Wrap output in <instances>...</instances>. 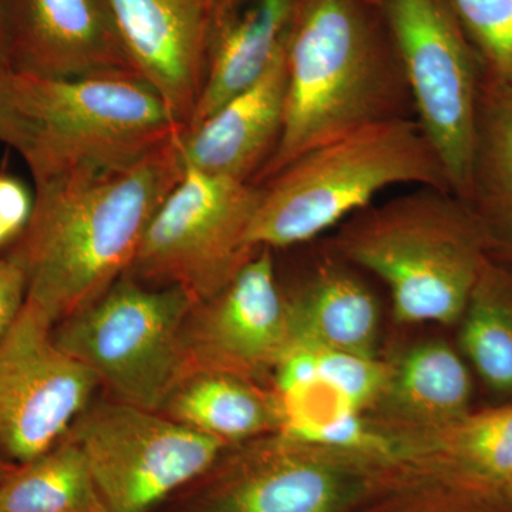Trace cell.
Instances as JSON below:
<instances>
[{
	"label": "cell",
	"mask_w": 512,
	"mask_h": 512,
	"mask_svg": "<svg viewBox=\"0 0 512 512\" xmlns=\"http://www.w3.org/2000/svg\"><path fill=\"white\" fill-rule=\"evenodd\" d=\"M451 453L473 483L488 490L512 487V404L468 414L451 427Z\"/></svg>",
	"instance_id": "obj_23"
},
{
	"label": "cell",
	"mask_w": 512,
	"mask_h": 512,
	"mask_svg": "<svg viewBox=\"0 0 512 512\" xmlns=\"http://www.w3.org/2000/svg\"><path fill=\"white\" fill-rule=\"evenodd\" d=\"M2 143L42 183L119 170L183 134L160 94L133 72L49 80L0 74Z\"/></svg>",
	"instance_id": "obj_3"
},
{
	"label": "cell",
	"mask_w": 512,
	"mask_h": 512,
	"mask_svg": "<svg viewBox=\"0 0 512 512\" xmlns=\"http://www.w3.org/2000/svg\"><path fill=\"white\" fill-rule=\"evenodd\" d=\"M16 467L9 466L5 461L0 460V485L3 484V481L9 477V474L15 470Z\"/></svg>",
	"instance_id": "obj_30"
},
{
	"label": "cell",
	"mask_w": 512,
	"mask_h": 512,
	"mask_svg": "<svg viewBox=\"0 0 512 512\" xmlns=\"http://www.w3.org/2000/svg\"><path fill=\"white\" fill-rule=\"evenodd\" d=\"M461 326V346L495 392L512 394V284L488 262Z\"/></svg>",
	"instance_id": "obj_22"
},
{
	"label": "cell",
	"mask_w": 512,
	"mask_h": 512,
	"mask_svg": "<svg viewBox=\"0 0 512 512\" xmlns=\"http://www.w3.org/2000/svg\"><path fill=\"white\" fill-rule=\"evenodd\" d=\"M466 202L484 234L512 242V86L481 74L477 140Z\"/></svg>",
	"instance_id": "obj_19"
},
{
	"label": "cell",
	"mask_w": 512,
	"mask_h": 512,
	"mask_svg": "<svg viewBox=\"0 0 512 512\" xmlns=\"http://www.w3.org/2000/svg\"><path fill=\"white\" fill-rule=\"evenodd\" d=\"M158 413L227 446L284 430L279 394L259 389L254 380L210 370L185 373Z\"/></svg>",
	"instance_id": "obj_18"
},
{
	"label": "cell",
	"mask_w": 512,
	"mask_h": 512,
	"mask_svg": "<svg viewBox=\"0 0 512 512\" xmlns=\"http://www.w3.org/2000/svg\"><path fill=\"white\" fill-rule=\"evenodd\" d=\"M52 332L53 323L25 302L0 339V460L12 467L59 443L100 390Z\"/></svg>",
	"instance_id": "obj_10"
},
{
	"label": "cell",
	"mask_w": 512,
	"mask_h": 512,
	"mask_svg": "<svg viewBox=\"0 0 512 512\" xmlns=\"http://www.w3.org/2000/svg\"><path fill=\"white\" fill-rule=\"evenodd\" d=\"M485 72L512 86V0H451Z\"/></svg>",
	"instance_id": "obj_24"
},
{
	"label": "cell",
	"mask_w": 512,
	"mask_h": 512,
	"mask_svg": "<svg viewBox=\"0 0 512 512\" xmlns=\"http://www.w3.org/2000/svg\"><path fill=\"white\" fill-rule=\"evenodd\" d=\"M510 494L512 495V487H511V491H510Z\"/></svg>",
	"instance_id": "obj_32"
},
{
	"label": "cell",
	"mask_w": 512,
	"mask_h": 512,
	"mask_svg": "<svg viewBox=\"0 0 512 512\" xmlns=\"http://www.w3.org/2000/svg\"><path fill=\"white\" fill-rule=\"evenodd\" d=\"M28 293V279L22 266L0 254V339L18 318Z\"/></svg>",
	"instance_id": "obj_27"
},
{
	"label": "cell",
	"mask_w": 512,
	"mask_h": 512,
	"mask_svg": "<svg viewBox=\"0 0 512 512\" xmlns=\"http://www.w3.org/2000/svg\"><path fill=\"white\" fill-rule=\"evenodd\" d=\"M10 72L8 50H6L5 25H3V5L0 0V74Z\"/></svg>",
	"instance_id": "obj_28"
},
{
	"label": "cell",
	"mask_w": 512,
	"mask_h": 512,
	"mask_svg": "<svg viewBox=\"0 0 512 512\" xmlns=\"http://www.w3.org/2000/svg\"><path fill=\"white\" fill-rule=\"evenodd\" d=\"M333 249L384 282L394 315L406 323L463 318L488 264L483 228L467 202L434 187L356 212Z\"/></svg>",
	"instance_id": "obj_4"
},
{
	"label": "cell",
	"mask_w": 512,
	"mask_h": 512,
	"mask_svg": "<svg viewBox=\"0 0 512 512\" xmlns=\"http://www.w3.org/2000/svg\"><path fill=\"white\" fill-rule=\"evenodd\" d=\"M12 73L67 80L133 72L109 0H2Z\"/></svg>",
	"instance_id": "obj_13"
},
{
	"label": "cell",
	"mask_w": 512,
	"mask_h": 512,
	"mask_svg": "<svg viewBox=\"0 0 512 512\" xmlns=\"http://www.w3.org/2000/svg\"><path fill=\"white\" fill-rule=\"evenodd\" d=\"M301 0H214L197 127L266 72L286 46ZM184 130V131H185Z\"/></svg>",
	"instance_id": "obj_16"
},
{
	"label": "cell",
	"mask_w": 512,
	"mask_h": 512,
	"mask_svg": "<svg viewBox=\"0 0 512 512\" xmlns=\"http://www.w3.org/2000/svg\"><path fill=\"white\" fill-rule=\"evenodd\" d=\"M315 350L319 379L333 387L359 412L386 389L390 376L373 356L339 350Z\"/></svg>",
	"instance_id": "obj_25"
},
{
	"label": "cell",
	"mask_w": 512,
	"mask_h": 512,
	"mask_svg": "<svg viewBox=\"0 0 512 512\" xmlns=\"http://www.w3.org/2000/svg\"><path fill=\"white\" fill-rule=\"evenodd\" d=\"M228 447L154 512H335L342 504V474L286 434L235 454Z\"/></svg>",
	"instance_id": "obj_12"
},
{
	"label": "cell",
	"mask_w": 512,
	"mask_h": 512,
	"mask_svg": "<svg viewBox=\"0 0 512 512\" xmlns=\"http://www.w3.org/2000/svg\"><path fill=\"white\" fill-rule=\"evenodd\" d=\"M394 403L409 416L453 427L466 419L473 383L463 357L443 342L416 346L389 377Z\"/></svg>",
	"instance_id": "obj_20"
},
{
	"label": "cell",
	"mask_w": 512,
	"mask_h": 512,
	"mask_svg": "<svg viewBox=\"0 0 512 512\" xmlns=\"http://www.w3.org/2000/svg\"><path fill=\"white\" fill-rule=\"evenodd\" d=\"M2 131H3V127H2V113H0V143H2Z\"/></svg>",
	"instance_id": "obj_31"
},
{
	"label": "cell",
	"mask_w": 512,
	"mask_h": 512,
	"mask_svg": "<svg viewBox=\"0 0 512 512\" xmlns=\"http://www.w3.org/2000/svg\"><path fill=\"white\" fill-rule=\"evenodd\" d=\"M194 301L178 286L123 275L96 302L53 326L63 352L96 376L103 394L158 412L184 375L181 332Z\"/></svg>",
	"instance_id": "obj_6"
},
{
	"label": "cell",
	"mask_w": 512,
	"mask_h": 512,
	"mask_svg": "<svg viewBox=\"0 0 512 512\" xmlns=\"http://www.w3.org/2000/svg\"><path fill=\"white\" fill-rule=\"evenodd\" d=\"M285 299L291 348L373 356L379 305L362 279L342 262L325 259Z\"/></svg>",
	"instance_id": "obj_17"
},
{
	"label": "cell",
	"mask_w": 512,
	"mask_h": 512,
	"mask_svg": "<svg viewBox=\"0 0 512 512\" xmlns=\"http://www.w3.org/2000/svg\"><path fill=\"white\" fill-rule=\"evenodd\" d=\"M181 342L184 375L210 370L254 380L276 370L291 332L272 249H259L221 292L192 305Z\"/></svg>",
	"instance_id": "obj_11"
},
{
	"label": "cell",
	"mask_w": 512,
	"mask_h": 512,
	"mask_svg": "<svg viewBox=\"0 0 512 512\" xmlns=\"http://www.w3.org/2000/svg\"><path fill=\"white\" fill-rule=\"evenodd\" d=\"M0 512H104L82 451L69 434L9 474L0 485Z\"/></svg>",
	"instance_id": "obj_21"
},
{
	"label": "cell",
	"mask_w": 512,
	"mask_h": 512,
	"mask_svg": "<svg viewBox=\"0 0 512 512\" xmlns=\"http://www.w3.org/2000/svg\"><path fill=\"white\" fill-rule=\"evenodd\" d=\"M394 185L451 191L446 168L414 117L350 131L259 184L262 197L249 245L275 251L306 244Z\"/></svg>",
	"instance_id": "obj_5"
},
{
	"label": "cell",
	"mask_w": 512,
	"mask_h": 512,
	"mask_svg": "<svg viewBox=\"0 0 512 512\" xmlns=\"http://www.w3.org/2000/svg\"><path fill=\"white\" fill-rule=\"evenodd\" d=\"M104 512H154L200 477L227 444L154 412L94 397L67 431Z\"/></svg>",
	"instance_id": "obj_9"
},
{
	"label": "cell",
	"mask_w": 512,
	"mask_h": 512,
	"mask_svg": "<svg viewBox=\"0 0 512 512\" xmlns=\"http://www.w3.org/2000/svg\"><path fill=\"white\" fill-rule=\"evenodd\" d=\"M35 194L19 178L0 171V222L8 229L13 241L22 234L33 211Z\"/></svg>",
	"instance_id": "obj_26"
},
{
	"label": "cell",
	"mask_w": 512,
	"mask_h": 512,
	"mask_svg": "<svg viewBox=\"0 0 512 512\" xmlns=\"http://www.w3.org/2000/svg\"><path fill=\"white\" fill-rule=\"evenodd\" d=\"M12 242V235L9 234L8 229L3 227L2 222H0V252H2L3 249L8 248Z\"/></svg>",
	"instance_id": "obj_29"
},
{
	"label": "cell",
	"mask_w": 512,
	"mask_h": 512,
	"mask_svg": "<svg viewBox=\"0 0 512 512\" xmlns=\"http://www.w3.org/2000/svg\"><path fill=\"white\" fill-rule=\"evenodd\" d=\"M131 64L190 126L205 73L214 0H109Z\"/></svg>",
	"instance_id": "obj_14"
},
{
	"label": "cell",
	"mask_w": 512,
	"mask_h": 512,
	"mask_svg": "<svg viewBox=\"0 0 512 512\" xmlns=\"http://www.w3.org/2000/svg\"><path fill=\"white\" fill-rule=\"evenodd\" d=\"M285 96L286 46L254 84L178 136L183 170L254 184L278 146Z\"/></svg>",
	"instance_id": "obj_15"
},
{
	"label": "cell",
	"mask_w": 512,
	"mask_h": 512,
	"mask_svg": "<svg viewBox=\"0 0 512 512\" xmlns=\"http://www.w3.org/2000/svg\"><path fill=\"white\" fill-rule=\"evenodd\" d=\"M414 104V116L466 201L476 154L483 63L451 0H379Z\"/></svg>",
	"instance_id": "obj_8"
},
{
	"label": "cell",
	"mask_w": 512,
	"mask_h": 512,
	"mask_svg": "<svg viewBox=\"0 0 512 512\" xmlns=\"http://www.w3.org/2000/svg\"><path fill=\"white\" fill-rule=\"evenodd\" d=\"M177 138L130 167L35 184L28 225L0 254L22 266L26 302L53 326L96 302L130 268L151 218L184 173Z\"/></svg>",
	"instance_id": "obj_1"
},
{
	"label": "cell",
	"mask_w": 512,
	"mask_h": 512,
	"mask_svg": "<svg viewBox=\"0 0 512 512\" xmlns=\"http://www.w3.org/2000/svg\"><path fill=\"white\" fill-rule=\"evenodd\" d=\"M259 185L184 170L144 232L126 276L138 284L178 286L194 303L221 292L259 249L248 231Z\"/></svg>",
	"instance_id": "obj_7"
},
{
	"label": "cell",
	"mask_w": 512,
	"mask_h": 512,
	"mask_svg": "<svg viewBox=\"0 0 512 512\" xmlns=\"http://www.w3.org/2000/svg\"><path fill=\"white\" fill-rule=\"evenodd\" d=\"M414 104L379 0H301L286 45L284 124L259 185L306 151Z\"/></svg>",
	"instance_id": "obj_2"
}]
</instances>
